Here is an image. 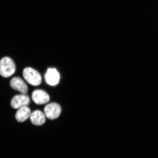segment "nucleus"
<instances>
[{"label":"nucleus","instance_id":"nucleus-4","mask_svg":"<svg viewBox=\"0 0 158 158\" xmlns=\"http://www.w3.org/2000/svg\"><path fill=\"white\" fill-rule=\"evenodd\" d=\"M30 102L29 97L22 94L14 97L11 101V106L14 109H19L28 106Z\"/></svg>","mask_w":158,"mask_h":158},{"label":"nucleus","instance_id":"nucleus-3","mask_svg":"<svg viewBox=\"0 0 158 158\" xmlns=\"http://www.w3.org/2000/svg\"><path fill=\"white\" fill-rule=\"evenodd\" d=\"M61 112L60 106L58 104L54 102L47 105L44 108L45 116L50 120H54L58 118Z\"/></svg>","mask_w":158,"mask_h":158},{"label":"nucleus","instance_id":"nucleus-2","mask_svg":"<svg viewBox=\"0 0 158 158\" xmlns=\"http://www.w3.org/2000/svg\"><path fill=\"white\" fill-rule=\"evenodd\" d=\"M23 78L29 84L34 86L39 85L41 84L42 78L40 74L32 68H25L23 71Z\"/></svg>","mask_w":158,"mask_h":158},{"label":"nucleus","instance_id":"nucleus-8","mask_svg":"<svg viewBox=\"0 0 158 158\" xmlns=\"http://www.w3.org/2000/svg\"><path fill=\"white\" fill-rule=\"evenodd\" d=\"M30 119L31 123L35 126L42 125L46 120L45 114L39 110L33 112L30 116Z\"/></svg>","mask_w":158,"mask_h":158},{"label":"nucleus","instance_id":"nucleus-1","mask_svg":"<svg viewBox=\"0 0 158 158\" xmlns=\"http://www.w3.org/2000/svg\"><path fill=\"white\" fill-rule=\"evenodd\" d=\"M15 65L14 61L8 57H5L0 60V75L4 78H8L15 73Z\"/></svg>","mask_w":158,"mask_h":158},{"label":"nucleus","instance_id":"nucleus-5","mask_svg":"<svg viewBox=\"0 0 158 158\" xmlns=\"http://www.w3.org/2000/svg\"><path fill=\"white\" fill-rule=\"evenodd\" d=\"M45 81L51 86H55L59 83L60 76L59 72L55 68H48L45 74Z\"/></svg>","mask_w":158,"mask_h":158},{"label":"nucleus","instance_id":"nucleus-6","mask_svg":"<svg viewBox=\"0 0 158 158\" xmlns=\"http://www.w3.org/2000/svg\"><path fill=\"white\" fill-rule=\"evenodd\" d=\"M31 98L35 103L38 105L46 104L50 100L48 94L45 91L41 89L34 90L31 95Z\"/></svg>","mask_w":158,"mask_h":158},{"label":"nucleus","instance_id":"nucleus-9","mask_svg":"<svg viewBox=\"0 0 158 158\" xmlns=\"http://www.w3.org/2000/svg\"><path fill=\"white\" fill-rule=\"evenodd\" d=\"M31 114V110L27 106L20 108L15 114L16 119L19 122H23L26 120Z\"/></svg>","mask_w":158,"mask_h":158},{"label":"nucleus","instance_id":"nucleus-7","mask_svg":"<svg viewBox=\"0 0 158 158\" xmlns=\"http://www.w3.org/2000/svg\"><path fill=\"white\" fill-rule=\"evenodd\" d=\"M10 85L13 89L23 94H26L28 91L27 84L22 79L19 77H15L12 79L10 82Z\"/></svg>","mask_w":158,"mask_h":158}]
</instances>
